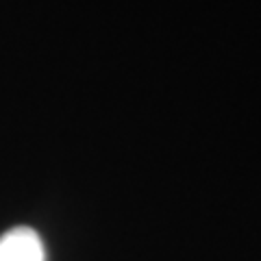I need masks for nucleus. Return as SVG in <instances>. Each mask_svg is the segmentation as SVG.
Segmentation results:
<instances>
[{
  "label": "nucleus",
  "mask_w": 261,
  "mask_h": 261,
  "mask_svg": "<svg viewBox=\"0 0 261 261\" xmlns=\"http://www.w3.org/2000/svg\"><path fill=\"white\" fill-rule=\"evenodd\" d=\"M0 261H46L42 238L29 226H15L0 235Z\"/></svg>",
  "instance_id": "1"
}]
</instances>
